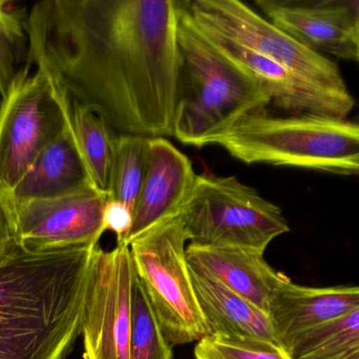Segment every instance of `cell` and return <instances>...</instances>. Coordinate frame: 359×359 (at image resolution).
<instances>
[{
	"instance_id": "cell-9",
	"label": "cell",
	"mask_w": 359,
	"mask_h": 359,
	"mask_svg": "<svg viewBox=\"0 0 359 359\" xmlns=\"http://www.w3.org/2000/svg\"><path fill=\"white\" fill-rule=\"evenodd\" d=\"M107 195L95 187L53 200H0V210L17 248L44 254L98 246Z\"/></svg>"
},
{
	"instance_id": "cell-20",
	"label": "cell",
	"mask_w": 359,
	"mask_h": 359,
	"mask_svg": "<svg viewBox=\"0 0 359 359\" xmlns=\"http://www.w3.org/2000/svg\"><path fill=\"white\" fill-rule=\"evenodd\" d=\"M286 352L292 359H359V307L306 333Z\"/></svg>"
},
{
	"instance_id": "cell-3",
	"label": "cell",
	"mask_w": 359,
	"mask_h": 359,
	"mask_svg": "<svg viewBox=\"0 0 359 359\" xmlns=\"http://www.w3.org/2000/svg\"><path fill=\"white\" fill-rule=\"evenodd\" d=\"M271 97L226 56L180 1L178 80L172 136L194 148L211 141L245 116L266 110Z\"/></svg>"
},
{
	"instance_id": "cell-27",
	"label": "cell",
	"mask_w": 359,
	"mask_h": 359,
	"mask_svg": "<svg viewBox=\"0 0 359 359\" xmlns=\"http://www.w3.org/2000/svg\"><path fill=\"white\" fill-rule=\"evenodd\" d=\"M356 60L359 61V31H358V55H356Z\"/></svg>"
},
{
	"instance_id": "cell-10",
	"label": "cell",
	"mask_w": 359,
	"mask_h": 359,
	"mask_svg": "<svg viewBox=\"0 0 359 359\" xmlns=\"http://www.w3.org/2000/svg\"><path fill=\"white\" fill-rule=\"evenodd\" d=\"M134 276L130 247H97L82 318L84 359H130Z\"/></svg>"
},
{
	"instance_id": "cell-22",
	"label": "cell",
	"mask_w": 359,
	"mask_h": 359,
	"mask_svg": "<svg viewBox=\"0 0 359 359\" xmlns=\"http://www.w3.org/2000/svg\"><path fill=\"white\" fill-rule=\"evenodd\" d=\"M27 15L12 2L0 1V96L4 98L18 75L19 65L27 59Z\"/></svg>"
},
{
	"instance_id": "cell-15",
	"label": "cell",
	"mask_w": 359,
	"mask_h": 359,
	"mask_svg": "<svg viewBox=\"0 0 359 359\" xmlns=\"http://www.w3.org/2000/svg\"><path fill=\"white\" fill-rule=\"evenodd\" d=\"M186 256L194 271L219 280L268 314L278 289L290 280L276 271L263 253L246 249L189 244Z\"/></svg>"
},
{
	"instance_id": "cell-6",
	"label": "cell",
	"mask_w": 359,
	"mask_h": 359,
	"mask_svg": "<svg viewBox=\"0 0 359 359\" xmlns=\"http://www.w3.org/2000/svg\"><path fill=\"white\" fill-rule=\"evenodd\" d=\"M188 240L183 223L177 216L130 244L135 273L172 347L207 337L186 256Z\"/></svg>"
},
{
	"instance_id": "cell-1",
	"label": "cell",
	"mask_w": 359,
	"mask_h": 359,
	"mask_svg": "<svg viewBox=\"0 0 359 359\" xmlns=\"http://www.w3.org/2000/svg\"><path fill=\"white\" fill-rule=\"evenodd\" d=\"M176 0H46L27 16V65L117 135L172 136Z\"/></svg>"
},
{
	"instance_id": "cell-18",
	"label": "cell",
	"mask_w": 359,
	"mask_h": 359,
	"mask_svg": "<svg viewBox=\"0 0 359 359\" xmlns=\"http://www.w3.org/2000/svg\"><path fill=\"white\" fill-rule=\"evenodd\" d=\"M71 124L93 185L107 194L115 139L113 132L96 113L73 100Z\"/></svg>"
},
{
	"instance_id": "cell-2",
	"label": "cell",
	"mask_w": 359,
	"mask_h": 359,
	"mask_svg": "<svg viewBox=\"0 0 359 359\" xmlns=\"http://www.w3.org/2000/svg\"><path fill=\"white\" fill-rule=\"evenodd\" d=\"M97 247L16 248L0 263V359L67 358L81 334Z\"/></svg>"
},
{
	"instance_id": "cell-17",
	"label": "cell",
	"mask_w": 359,
	"mask_h": 359,
	"mask_svg": "<svg viewBox=\"0 0 359 359\" xmlns=\"http://www.w3.org/2000/svg\"><path fill=\"white\" fill-rule=\"evenodd\" d=\"M94 187L78 149L72 124L36 158L8 195L0 200H53Z\"/></svg>"
},
{
	"instance_id": "cell-26",
	"label": "cell",
	"mask_w": 359,
	"mask_h": 359,
	"mask_svg": "<svg viewBox=\"0 0 359 359\" xmlns=\"http://www.w3.org/2000/svg\"><path fill=\"white\" fill-rule=\"evenodd\" d=\"M350 8L353 11L355 14L356 22H358V27L359 31V0H348Z\"/></svg>"
},
{
	"instance_id": "cell-16",
	"label": "cell",
	"mask_w": 359,
	"mask_h": 359,
	"mask_svg": "<svg viewBox=\"0 0 359 359\" xmlns=\"http://www.w3.org/2000/svg\"><path fill=\"white\" fill-rule=\"evenodd\" d=\"M190 270L207 337L255 339L280 347L269 314L219 280Z\"/></svg>"
},
{
	"instance_id": "cell-4",
	"label": "cell",
	"mask_w": 359,
	"mask_h": 359,
	"mask_svg": "<svg viewBox=\"0 0 359 359\" xmlns=\"http://www.w3.org/2000/svg\"><path fill=\"white\" fill-rule=\"evenodd\" d=\"M210 145L247 164L359 175V117L276 116L262 110L238 120Z\"/></svg>"
},
{
	"instance_id": "cell-23",
	"label": "cell",
	"mask_w": 359,
	"mask_h": 359,
	"mask_svg": "<svg viewBox=\"0 0 359 359\" xmlns=\"http://www.w3.org/2000/svg\"><path fill=\"white\" fill-rule=\"evenodd\" d=\"M196 359H292L280 346L263 341L206 337L196 344Z\"/></svg>"
},
{
	"instance_id": "cell-8",
	"label": "cell",
	"mask_w": 359,
	"mask_h": 359,
	"mask_svg": "<svg viewBox=\"0 0 359 359\" xmlns=\"http://www.w3.org/2000/svg\"><path fill=\"white\" fill-rule=\"evenodd\" d=\"M186 4L198 25L267 57L353 111L355 101L334 61L297 41L244 2L194 0Z\"/></svg>"
},
{
	"instance_id": "cell-7",
	"label": "cell",
	"mask_w": 359,
	"mask_h": 359,
	"mask_svg": "<svg viewBox=\"0 0 359 359\" xmlns=\"http://www.w3.org/2000/svg\"><path fill=\"white\" fill-rule=\"evenodd\" d=\"M72 100L48 74L19 71L0 105V197L8 195L40 153L71 122Z\"/></svg>"
},
{
	"instance_id": "cell-13",
	"label": "cell",
	"mask_w": 359,
	"mask_h": 359,
	"mask_svg": "<svg viewBox=\"0 0 359 359\" xmlns=\"http://www.w3.org/2000/svg\"><path fill=\"white\" fill-rule=\"evenodd\" d=\"M198 25L226 56L265 88L276 107L293 114L311 113L337 118H348L351 114V110L302 81L278 63L219 32Z\"/></svg>"
},
{
	"instance_id": "cell-11",
	"label": "cell",
	"mask_w": 359,
	"mask_h": 359,
	"mask_svg": "<svg viewBox=\"0 0 359 359\" xmlns=\"http://www.w3.org/2000/svg\"><path fill=\"white\" fill-rule=\"evenodd\" d=\"M268 20L320 54L356 60L358 27L348 0H255Z\"/></svg>"
},
{
	"instance_id": "cell-24",
	"label": "cell",
	"mask_w": 359,
	"mask_h": 359,
	"mask_svg": "<svg viewBox=\"0 0 359 359\" xmlns=\"http://www.w3.org/2000/svg\"><path fill=\"white\" fill-rule=\"evenodd\" d=\"M134 213L132 209L117 200H107L103 209L102 223L104 232H113L117 244H123L132 229Z\"/></svg>"
},
{
	"instance_id": "cell-5",
	"label": "cell",
	"mask_w": 359,
	"mask_h": 359,
	"mask_svg": "<svg viewBox=\"0 0 359 359\" xmlns=\"http://www.w3.org/2000/svg\"><path fill=\"white\" fill-rule=\"evenodd\" d=\"M190 244L228 247L265 253L278 236L290 231L280 207L238 181L206 171L179 214Z\"/></svg>"
},
{
	"instance_id": "cell-14",
	"label": "cell",
	"mask_w": 359,
	"mask_h": 359,
	"mask_svg": "<svg viewBox=\"0 0 359 359\" xmlns=\"http://www.w3.org/2000/svg\"><path fill=\"white\" fill-rule=\"evenodd\" d=\"M359 307V286L310 288L287 280L269 309L280 347L288 348L306 333L330 324Z\"/></svg>"
},
{
	"instance_id": "cell-21",
	"label": "cell",
	"mask_w": 359,
	"mask_h": 359,
	"mask_svg": "<svg viewBox=\"0 0 359 359\" xmlns=\"http://www.w3.org/2000/svg\"><path fill=\"white\" fill-rule=\"evenodd\" d=\"M132 307L130 359H172V346L166 339L136 273L133 282Z\"/></svg>"
},
{
	"instance_id": "cell-19",
	"label": "cell",
	"mask_w": 359,
	"mask_h": 359,
	"mask_svg": "<svg viewBox=\"0 0 359 359\" xmlns=\"http://www.w3.org/2000/svg\"><path fill=\"white\" fill-rule=\"evenodd\" d=\"M151 137L117 135L114 139L107 200H117L132 209L140 195L147 173Z\"/></svg>"
},
{
	"instance_id": "cell-25",
	"label": "cell",
	"mask_w": 359,
	"mask_h": 359,
	"mask_svg": "<svg viewBox=\"0 0 359 359\" xmlns=\"http://www.w3.org/2000/svg\"><path fill=\"white\" fill-rule=\"evenodd\" d=\"M16 248V244H15L10 230H8V223L0 210V263L4 259H8Z\"/></svg>"
},
{
	"instance_id": "cell-12",
	"label": "cell",
	"mask_w": 359,
	"mask_h": 359,
	"mask_svg": "<svg viewBox=\"0 0 359 359\" xmlns=\"http://www.w3.org/2000/svg\"><path fill=\"white\" fill-rule=\"evenodd\" d=\"M196 176L189 158L168 139L151 138L147 173L135 206L132 229L121 246L130 247L145 232L179 216Z\"/></svg>"
}]
</instances>
